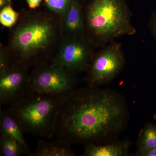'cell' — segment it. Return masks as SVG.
<instances>
[{
	"label": "cell",
	"mask_w": 156,
	"mask_h": 156,
	"mask_svg": "<svg viewBox=\"0 0 156 156\" xmlns=\"http://www.w3.org/2000/svg\"><path fill=\"white\" fill-rule=\"evenodd\" d=\"M148 27L152 36L156 41V11L152 14L149 23Z\"/></svg>",
	"instance_id": "ac0fdd59"
},
{
	"label": "cell",
	"mask_w": 156,
	"mask_h": 156,
	"mask_svg": "<svg viewBox=\"0 0 156 156\" xmlns=\"http://www.w3.org/2000/svg\"><path fill=\"white\" fill-rule=\"evenodd\" d=\"M70 93L56 95L30 93L6 109L24 133L51 138L55 136L59 108Z\"/></svg>",
	"instance_id": "277c9868"
},
{
	"label": "cell",
	"mask_w": 156,
	"mask_h": 156,
	"mask_svg": "<svg viewBox=\"0 0 156 156\" xmlns=\"http://www.w3.org/2000/svg\"><path fill=\"white\" fill-rule=\"evenodd\" d=\"M24 133L17 121L6 109L1 112L0 117V134L6 135L16 140L23 147L29 156L32 152L24 137Z\"/></svg>",
	"instance_id": "30bf717a"
},
{
	"label": "cell",
	"mask_w": 156,
	"mask_h": 156,
	"mask_svg": "<svg viewBox=\"0 0 156 156\" xmlns=\"http://www.w3.org/2000/svg\"><path fill=\"white\" fill-rule=\"evenodd\" d=\"M62 24L46 9L20 11L6 46L13 64L29 69L51 62L63 39Z\"/></svg>",
	"instance_id": "7a4b0ae2"
},
{
	"label": "cell",
	"mask_w": 156,
	"mask_h": 156,
	"mask_svg": "<svg viewBox=\"0 0 156 156\" xmlns=\"http://www.w3.org/2000/svg\"><path fill=\"white\" fill-rule=\"evenodd\" d=\"M11 56L6 46H0V74L6 71L13 65Z\"/></svg>",
	"instance_id": "e0dca14e"
},
{
	"label": "cell",
	"mask_w": 156,
	"mask_h": 156,
	"mask_svg": "<svg viewBox=\"0 0 156 156\" xmlns=\"http://www.w3.org/2000/svg\"><path fill=\"white\" fill-rule=\"evenodd\" d=\"M26 1L30 9L34 10L38 8L43 0H26Z\"/></svg>",
	"instance_id": "d6986e66"
},
{
	"label": "cell",
	"mask_w": 156,
	"mask_h": 156,
	"mask_svg": "<svg viewBox=\"0 0 156 156\" xmlns=\"http://www.w3.org/2000/svg\"><path fill=\"white\" fill-rule=\"evenodd\" d=\"M96 49L86 36L63 37L50 62L77 75L87 70Z\"/></svg>",
	"instance_id": "52a82bcc"
},
{
	"label": "cell",
	"mask_w": 156,
	"mask_h": 156,
	"mask_svg": "<svg viewBox=\"0 0 156 156\" xmlns=\"http://www.w3.org/2000/svg\"><path fill=\"white\" fill-rule=\"evenodd\" d=\"M62 30L64 38L86 36L81 0H71L69 9L62 19Z\"/></svg>",
	"instance_id": "9c48e42d"
},
{
	"label": "cell",
	"mask_w": 156,
	"mask_h": 156,
	"mask_svg": "<svg viewBox=\"0 0 156 156\" xmlns=\"http://www.w3.org/2000/svg\"><path fill=\"white\" fill-rule=\"evenodd\" d=\"M125 115L123 103L113 92L98 87L75 89L59 108L55 136L71 145L95 144L120 130Z\"/></svg>",
	"instance_id": "6da1fadb"
},
{
	"label": "cell",
	"mask_w": 156,
	"mask_h": 156,
	"mask_svg": "<svg viewBox=\"0 0 156 156\" xmlns=\"http://www.w3.org/2000/svg\"><path fill=\"white\" fill-rule=\"evenodd\" d=\"M76 75L51 62L33 68L30 74L28 93L56 94L70 93L75 89Z\"/></svg>",
	"instance_id": "8992f818"
},
{
	"label": "cell",
	"mask_w": 156,
	"mask_h": 156,
	"mask_svg": "<svg viewBox=\"0 0 156 156\" xmlns=\"http://www.w3.org/2000/svg\"><path fill=\"white\" fill-rule=\"evenodd\" d=\"M76 154L69 143L57 139L55 141L40 140L30 156H74Z\"/></svg>",
	"instance_id": "8fae6325"
},
{
	"label": "cell",
	"mask_w": 156,
	"mask_h": 156,
	"mask_svg": "<svg viewBox=\"0 0 156 156\" xmlns=\"http://www.w3.org/2000/svg\"><path fill=\"white\" fill-rule=\"evenodd\" d=\"M0 154L2 156L28 155L24 148L18 141L4 135L0 136Z\"/></svg>",
	"instance_id": "4fadbf2b"
},
{
	"label": "cell",
	"mask_w": 156,
	"mask_h": 156,
	"mask_svg": "<svg viewBox=\"0 0 156 156\" xmlns=\"http://www.w3.org/2000/svg\"><path fill=\"white\" fill-rule=\"evenodd\" d=\"M156 147V127L149 125L145 127L140 136L138 153Z\"/></svg>",
	"instance_id": "5bb4252c"
},
{
	"label": "cell",
	"mask_w": 156,
	"mask_h": 156,
	"mask_svg": "<svg viewBox=\"0 0 156 156\" xmlns=\"http://www.w3.org/2000/svg\"><path fill=\"white\" fill-rule=\"evenodd\" d=\"M137 154L141 156H156V147L144 151L137 153Z\"/></svg>",
	"instance_id": "ffe728a7"
},
{
	"label": "cell",
	"mask_w": 156,
	"mask_h": 156,
	"mask_svg": "<svg viewBox=\"0 0 156 156\" xmlns=\"http://www.w3.org/2000/svg\"><path fill=\"white\" fill-rule=\"evenodd\" d=\"M12 0H0V9L11 3Z\"/></svg>",
	"instance_id": "44dd1931"
},
{
	"label": "cell",
	"mask_w": 156,
	"mask_h": 156,
	"mask_svg": "<svg viewBox=\"0 0 156 156\" xmlns=\"http://www.w3.org/2000/svg\"><path fill=\"white\" fill-rule=\"evenodd\" d=\"M46 9L63 19L69 9L71 0H43Z\"/></svg>",
	"instance_id": "9a60e30c"
},
{
	"label": "cell",
	"mask_w": 156,
	"mask_h": 156,
	"mask_svg": "<svg viewBox=\"0 0 156 156\" xmlns=\"http://www.w3.org/2000/svg\"><path fill=\"white\" fill-rule=\"evenodd\" d=\"M81 2L85 35L95 48L136 33L127 0H81Z\"/></svg>",
	"instance_id": "3957f363"
},
{
	"label": "cell",
	"mask_w": 156,
	"mask_h": 156,
	"mask_svg": "<svg viewBox=\"0 0 156 156\" xmlns=\"http://www.w3.org/2000/svg\"><path fill=\"white\" fill-rule=\"evenodd\" d=\"M128 154V144L124 143H115L106 145L89 143L85 146L83 156H123Z\"/></svg>",
	"instance_id": "7c38bea8"
},
{
	"label": "cell",
	"mask_w": 156,
	"mask_h": 156,
	"mask_svg": "<svg viewBox=\"0 0 156 156\" xmlns=\"http://www.w3.org/2000/svg\"><path fill=\"white\" fill-rule=\"evenodd\" d=\"M20 12L13 9L11 3L7 5L0 11V23L5 27L12 28L19 19Z\"/></svg>",
	"instance_id": "2e32d148"
},
{
	"label": "cell",
	"mask_w": 156,
	"mask_h": 156,
	"mask_svg": "<svg viewBox=\"0 0 156 156\" xmlns=\"http://www.w3.org/2000/svg\"><path fill=\"white\" fill-rule=\"evenodd\" d=\"M125 64L122 45L115 41L110 42L95 52L84 80L89 87L108 83L119 75Z\"/></svg>",
	"instance_id": "5b68a950"
},
{
	"label": "cell",
	"mask_w": 156,
	"mask_h": 156,
	"mask_svg": "<svg viewBox=\"0 0 156 156\" xmlns=\"http://www.w3.org/2000/svg\"><path fill=\"white\" fill-rule=\"evenodd\" d=\"M154 118H155V119L156 120V114L155 115Z\"/></svg>",
	"instance_id": "7402d4cb"
},
{
	"label": "cell",
	"mask_w": 156,
	"mask_h": 156,
	"mask_svg": "<svg viewBox=\"0 0 156 156\" xmlns=\"http://www.w3.org/2000/svg\"><path fill=\"white\" fill-rule=\"evenodd\" d=\"M29 69L13 64L0 74V103L3 106L14 104L29 94Z\"/></svg>",
	"instance_id": "ba28073f"
}]
</instances>
